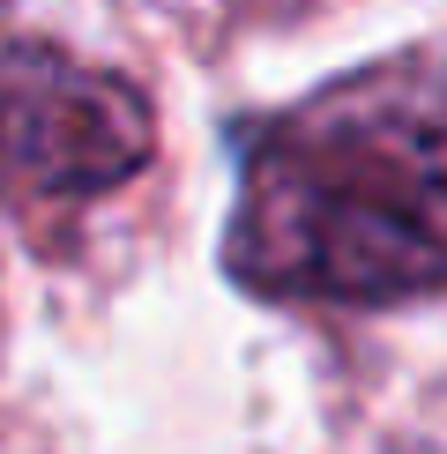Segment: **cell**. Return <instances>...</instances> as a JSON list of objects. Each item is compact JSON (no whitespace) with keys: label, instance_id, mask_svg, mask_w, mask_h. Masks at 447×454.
<instances>
[{"label":"cell","instance_id":"cell-1","mask_svg":"<svg viewBox=\"0 0 447 454\" xmlns=\"http://www.w3.org/2000/svg\"><path fill=\"white\" fill-rule=\"evenodd\" d=\"M224 269L254 298L396 306L447 291V60L335 74L239 135Z\"/></svg>","mask_w":447,"mask_h":454},{"label":"cell","instance_id":"cell-2","mask_svg":"<svg viewBox=\"0 0 447 454\" xmlns=\"http://www.w3.org/2000/svg\"><path fill=\"white\" fill-rule=\"evenodd\" d=\"M157 149L142 90L52 45L0 60V179L37 201H90L127 186Z\"/></svg>","mask_w":447,"mask_h":454}]
</instances>
